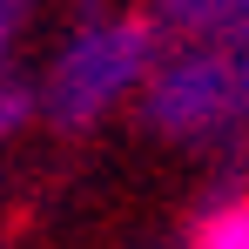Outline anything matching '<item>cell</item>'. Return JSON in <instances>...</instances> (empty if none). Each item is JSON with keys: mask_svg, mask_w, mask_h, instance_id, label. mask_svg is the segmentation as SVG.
Instances as JSON below:
<instances>
[{"mask_svg": "<svg viewBox=\"0 0 249 249\" xmlns=\"http://www.w3.org/2000/svg\"><path fill=\"white\" fill-rule=\"evenodd\" d=\"M155 61H162V27L142 7H108V0L81 7L34 74V122L61 135H94L101 122L142 101Z\"/></svg>", "mask_w": 249, "mask_h": 249, "instance_id": "cell-1", "label": "cell"}, {"mask_svg": "<svg viewBox=\"0 0 249 249\" xmlns=\"http://www.w3.org/2000/svg\"><path fill=\"white\" fill-rule=\"evenodd\" d=\"M142 128L209 162H243L249 148V88L229 68V54L209 41H162V61L135 101Z\"/></svg>", "mask_w": 249, "mask_h": 249, "instance_id": "cell-2", "label": "cell"}, {"mask_svg": "<svg viewBox=\"0 0 249 249\" xmlns=\"http://www.w3.org/2000/svg\"><path fill=\"white\" fill-rule=\"evenodd\" d=\"M249 0H148V20L162 41H222Z\"/></svg>", "mask_w": 249, "mask_h": 249, "instance_id": "cell-3", "label": "cell"}, {"mask_svg": "<svg viewBox=\"0 0 249 249\" xmlns=\"http://www.w3.org/2000/svg\"><path fill=\"white\" fill-rule=\"evenodd\" d=\"M189 249H249V182H229L202 202V215L189 222Z\"/></svg>", "mask_w": 249, "mask_h": 249, "instance_id": "cell-4", "label": "cell"}, {"mask_svg": "<svg viewBox=\"0 0 249 249\" xmlns=\"http://www.w3.org/2000/svg\"><path fill=\"white\" fill-rule=\"evenodd\" d=\"M27 122H34V81H27L20 68H0V148L20 142Z\"/></svg>", "mask_w": 249, "mask_h": 249, "instance_id": "cell-5", "label": "cell"}, {"mask_svg": "<svg viewBox=\"0 0 249 249\" xmlns=\"http://www.w3.org/2000/svg\"><path fill=\"white\" fill-rule=\"evenodd\" d=\"M34 20H41V0H0V68L20 61V47H27V34H34Z\"/></svg>", "mask_w": 249, "mask_h": 249, "instance_id": "cell-6", "label": "cell"}, {"mask_svg": "<svg viewBox=\"0 0 249 249\" xmlns=\"http://www.w3.org/2000/svg\"><path fill=\"white\" fill-rule=\"evenodd\" d=\"M209 47H222V54H229V68H236V74H243V88H249V7L236 14V27H229L222 41H209Z\"/></svg>", "mask_w": 249, "mask_h": 249, "instance_id": "cell-7", "label": "cell"}, {"mask_svg": "<svg viewBox=\"0 0 249 249\" xmlns=\"http://www.w3.org/2000/svg\"><path fill=\"white\" fill-rule=\"evenodd\" d=\"M81 7H101V0H74V14H81Z\"/></svg>", "mask_w": 249, "mask_h": 249, "instance_id": "cell-8", "label": "cell"}]
</instances>
